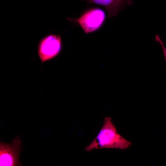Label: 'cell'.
Wrapping results in <instances>:
<instances>
[{"label":"cell","mask_w":166,"mask_h":166,"mask_svg":"<svg viewBox=\"0 0 166 166\" xmlns=\"http://www.w3.org/2000/svg\"><path fill=\"white\" fill-rule=\"evenodd\" d=\"M86 1L88 4H96L104 6L108 12L109 18L116 15L126 4H132V0H81Z\"/></svg>","instance_id":"5b68a950"},{"label":"cell","mask_w":166,"mask_h":166,"mask_svg":"<svg viewBox=\"0 0 166 166\" xmlns=\"http://www.w3.org/2000/svg\"><path fill=\"white\" fill-rule=\"evenodd\" d=\"M17 136L10 143L0 142V166H21L19 155L22 149L21 141Z\"/></svg>","instance_id":"277c9868"},{"label":"cell","mask_w":166,"mask_h":166,"mask_svg":"<svg viewBox=\"0 0 166 166\" xmlns=\"http://www.w3.org/2000/svg\"><path fill=\"white\" fill-rule=\"evenodd\" d=\"M131 142L126 140L117 132L111 117L104 119L103 124L93 140L85 148L89 152L94 149L115 148L125 150L132 145Z\"/></svg>","instance_id":"6da1fadb"},{"label":"cell","mask_w":166,"mask_h":166,"mask_svg":"<svg viewBox=\"0 0 166 166\" xmlns=\"http://www.w3.org/2000/svg\"><path fill=\"white\" fill-rule=\"evenodd\" d=\"M62 47L61 35L47 34L38 42V55L42 64L54 59L61 53Z\"/></svg>","instance_id":"7a4b0ae2"},{"label":"cell","mask_w":166,"mask_h":166,"mask_svg":"<svg viewBox=\"0 0 166 166\" xmlns=\"http://www.w3.org/2000/svg\"><path fill=\"white\" fill-rule=\"evenodd\" d=\"M155 40L158 42L161 45L163 50L164 56L166 64V48L165 47L163 42L160 39L158 35H157L156 36Z\"/></svg>","instance_id":"8992f818"},{"label":"cell","mask_w":166,"mask_h":166,"mask_svg":"<svg viewBox=\"0 0 166 166\" xmlns=\"http://www.w3.org/2000/svg\"><path fill=\"white\" fill-rule=\"evenodd\" d=\"M105 17V14L102 10L94 8L86 11L79 18H68L67 19L69 22L78 23L85 33L88 34L99 29L103 24Z\"/></svg>","instance_id":"3957f363"}]
</instances>
